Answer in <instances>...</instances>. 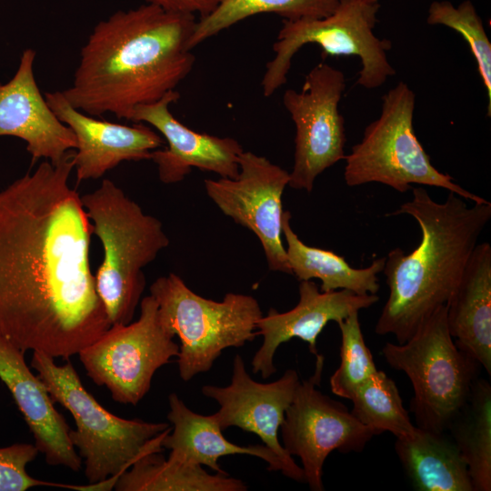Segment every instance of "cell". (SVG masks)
I'll use <instances>...</instances> for the list:
<instances>
[{"label":"cell","instance_id":"1","mask_svg":"<svg viewBox=\"0 0 491 491\" xmlns=\"http://www.w3.org/2000/svg\"><path fill=\"white\" fill-rule=\"evenodd\" d=\"M74 154L0 191V336L65 360L111 326L90 267L93 226L69 184Z\"/></svg>","mask_w":491,"mask_h":491},{"label":"cell","instance_id":"2","mask_svg":"<svg viewBox=\"0 0 491 491\" xmlns=\"http://www.w3.org/2000/svg\"><path fill=\"white\" fill-rule=\"evenodd\" d=\"M195 15L151 4L118 10L93 29L68 88L75 109L130 120L139 105L162 98L192 71Z\"/></svg>","mask_w":491,"mask_h":491},{"label":"cell","instance_id":"3","mask_svg":"<svg viewBox=\"0 0 491 491\" xmlns=\"http://www.w3.org/2000/svg\"><path fill=\"white\" fill-rule=\"evenodd\" d=\"M411 190V200L388 215L412 216L420 227L421 239L410 253L396 247L386 256L382 272L389 296L375 327L377 335H393L399 344L446 305L491 219L487 200L468 205L466 199L449 192L446 200L438 203L423 186Z\"/></svg>","mask_w":491,"mask_h":491},{"label":"cell","instance_id":"4","mask_svg":"<svg viewBox=\"0 0 491 491\" xmlns=\"http://www.w3.org/2000/svg\"><path fill=\"white\" fill-rule=\"evenodd\" d=\"M81 202L104 250L95 275L96 293L110 325H127L145 289L143 269L168 246L169 238L161 221L110 179L81 195Z\"/></svg>","mask_w":491,"mask_h":491},{"label":"cell","instance_id":"5","mask_svg":"<svg viewBox=\"0 0 491 491\" xmlns=\"http://www.w3.org/2000/svg\"><path fill=\"white\" fill-rule=\"evenodd\" d=\"M54 357L33 351L31 366L37 371L55 403L73 416L75 429L70 440L85 461L91 486L115 480L143 454L161 452L168 423L124 419L107 411L85 388L71 361L57 366Z\"/></svg>","mask_w":491,"mask_h":491},{"label":"cell","instance_id":"6","mask_svg":"<svg viewBox=\"0 0 491 491\" xmlns=\"http://www.w3.org/2000/svg\"><path fill=\"white\" fill-rule=\"evenodd\" d=\"M150 295L163 326L180 339L177 365L184 381L209 371L225 349L253 341L264 316L252 296L227 293L222 301L207 299L174 273L155 280Z\"/></svg>","mask_w":491,"mask_h":491},{"label":"cell","instance_id":"7","mask_svg":"<svg viewBox=\"0 0 491 491\" xmlns=\"http://www.w3.org/2000/svg\"><path fill=\"white\" fill-rule=\"evenodd\" d=\"M382 355L412 384L410 411L416 426L446 433L467 402L480 367L452 338L446 305L434 311L405 343H386Z\"/></svg>","mask_w":491,"mask_h":491},{"label":"cell","instance_id":"8","mask_svg":"<svg viewBox=\"0 0 491 491\" xmlns=\"http://www.w3.org/2000/svg\"><path fill=\"white\" fill-rule=\"evenodd\" d=\"M380 116L366 128L361 141L346 155L344 178L350 186L380 183L405 193L412 185L445 188L473 203L486 199L438 171L413 126L416 95L399 82L382 97Z\"/></svg>","mask_w":491,"mask_h":491},{"label":"cell","instance_id":"9","mask_svg":"<svg viewBox=\"0 0 491 491\" xmlns=\"http://www.w3.org/2000/svg\"><path fill=\"white\" fill-rule=\"evenodd\" d=\"M378 9V3L340 0L326 17L283 20L273 45L275 55L267 62L261 81L263 95L268 97L286 84L292 58L306 44L318 45L323 57L358 56L362 68L356 84L367 89L381 86L396 71L386 55L391 42L374 34Z\"/></svg>","mask_w":491,"mask_h":491},{"label":"cell","instance_id":"10","mask_svg":"<svg viewBox=\"0 0 491 491\" xmlns=\"http://www.w3.org/2000/svg\"><path fill=\"white\" fill-rule=\"evenodd\" d=\"M179 354V345L163 326L155 299L140 301V315L127 325L111 326L79 353L87 376L105 386L115 402L137 405L155 373Z\"/></svg>","mask_w":491,"mask_h":491},{"label":"cell","instance_id":"11","mask_svg":"<svg viewBox=\"0 0 491 491\" xmlns=\"http://www.w3.org/2000/svg\"><path fill=\"white\" fill-rule=\"evenodd\" d=\"M316 358L314 374L300 381L280 430L285 450L301 460L305 482L311 490L322 491L323 467L328 455L333 451L360 453L377 435L343 403L317 388L325 358L319 354Z\"/></svg>","mask_w":491,"mask_h":491},{"label":"cell","instance_id":"12","mask_svg":"<svg viewBox=\"0 0 491 491\" xmlns=\"http://www.w3.org/2000/svg\"><path fill=\"white\" fill-rule=\"evenodd\" d=\"M345 89L344 73L321 62L306 75L300 91L285 92L283 104L296 125L290 187L310 193L320 174L345 159V120L338 110Z\"/></svg>","mask_w":491,"mask_h":491},{"label":"cell","instance_id":"13","mask_svg":"<svg viewBox=\"0 0 491 491\" xmlns=\"http://www.w3.org/2000/svg\"><path fill=\"white\" fill-rule=\"evenodd\" d=\"M288 183L289 172L250 151L240 155L236 177L204 181L220 211L256 235L268 268L292 275L282 242V196Z\"/></svg>","mask_w":491,"mask_h":491},{"label":"cell","instance_id":"14","mask_svg":"<svg viewBox=\"0 0 491 491\" xmlns=\"http://www.w3.org/2000/svg\"><path fill=\"white\" fill-rule=\"evenodd\" d=\"M300 381L295 369H287L274 382L258 383L247 373L242 356L236 355L230 384L225 386L205 385L201 391L219 405L215 416L223 430L236 426L256 434L278 456L284 466V476L305 482L302 467L285 450L278 438L286 410L293 401Z\"/></svg>","mask_w":491,"mask_h":491},{"label":"cell","instance_id":"15","mask_svg":"<svg viewBox=\"0 0 491 491\" xmlns=\"http://www.w3.org/2000/svg\"><path fill=\"white\" fill-rule=\"evenodd\" d=\"M179 97L175 90L169 91L157 101L135 106L129 120L146 123L165 137L167 146L153 150L150 156L157 166L160 181L180 182L193 167L219 177H236L242 145L234 138L198 133L183 125L169 110Z\"/></svg>","mask_w":491,"mask_h":491},{"label":"cell","instance_id":"16","mask_svg":"<svg viewBox=\"0 0 491 491\" xmlns=\"http://www.w3.org/2000/svg\"><path fill=\"white\" fill-rule=\"evenodd\" d=\"M299 282V301L294 308L283 313L271 308L256 324L263 344L251 366L253 373L261 374L262 378L276 372L274 357L280 345L296 337L306 342L309 351L316 356L317 336L328 322H337L379 300L376 294L357 295L345 289L322 292L312 280Z\"/></svg>","mask_w":491,"mask_h":491},{"label":"cell","instance_id":"17","mask_svg":"<svg viewBox=\"0 0 491 491\" xmlns=\"http://www.w3.org/2000/svg\"><path fill=\"white\" fill-rule=\"evenodd\" d=\"M45 98L57 118L76 138L74 168L77 182L97 179L123 161L150 159L163 145L162 137L148 125H133L95 119L75 107L61 91L45 92Z\"/></svg>","mask_w":491,"mask_h":491},{"label":"cell","instance_id":"18","mask_svg":"<svg viewBox=\"0 0 491 491\" xmlns=\"http://www.w3.org/2000/svg\"><path fill=\"white\" fill-rule=\"evenodd\" d=\"M35 58V51L25 49L13 78L0 84V136L24 140L31 165L42 158L55 165L76 148V138L42 95L34 75Z\"/></svg>","mask_w":491,"mask_h":491},{"label":"cell","instance_id":"19","mask_svg":"<svg viewBox=\"0 0 491 491\" xmlns=\"http://www.w3.org/2000/svg\"><path fill=\"white\" fill-rule=\"evenodd\" d=\"M25 353L0 336V380L10 391L45 462L77 472L82 459L70 440V427L44 382L25 363Z\"/></svg>","mask_w":491,"mask_h":491},{"label":"cell","instance_id":"20","mask_svg":"<svg viewBox=\"0 0 491 491\" xmlns=\"http://www.w3.org/2000/svg\"><path fill=\"white\" fill-rule=\"evenodd\" d=\"M449 333L457 347L491 375V246L477 244L446 303Z\"/></svg>","mask_w":491,"mask_h":491},{"label":"cell","instance_id":"21","mask_svg":"<svg viewBox=\"0 0 491 491\" xmlns=\"http://www.w3.org/2000/svg\"><path fill=\"white\" fill-rule=\"evenodd\" d=\"M168 421L173 425L163 436L162 447L169 449V456L192 465L205 466L216 473L227 474L218 459L227 455H250L268 464L269 471H281L284 466L278 456L266 445L238 446L229 442L215 414L205 416L189 409L175 393L168 396Z\"/></svg>","mask_w":491,"mask_h":491},{"label":"cell","instance_id":"22","mask_svg":"<svg viewBox=\"0 0 491 491\" xmlns=\"http://www.w3.org/2000/svg\"><path fill=\"white\" fill-rule=\"evenodd\" d=\"M395 450L416 490L474 491L466 463L445 433L416 426L412 436L396 438Z\"/></svg>","mask_w":491,"mask_h":491},{"label":"cell","instance_id":"23","mask_svg":"<svg viewBox=\"0 0 491 491\" xmlns=\"http://www.w3.org/2000/svg\"><path fill=\"white\" fill-rule=\"evenodd\" d=\"M289 211H284L282 235L285 237L289 266L299 281L317 278L320 290H349L357 295L376 294L380 288L377 275L383 271L386 257L375 259L367 267L356 268L333 251L305 244L293 230Z\"/></svg>","mask_w":491,"mask_h":491},{"label":"cell","instance_id":"24","mask_svg":"<svg viewBox=\"0 0 491 491\" xmlns=\"http://www.w3.org/2000/svg\"><path fill=\"white\" fill-rule=\"evenodd\" d=\"M149 451L140 456L114 482L117 491H245L246 485L229 474H209L202 466L187 464Z\"/></svg>","mask_w":491,"mask_h":491},{"label":"cell","instance_id":"25","mask_svg":"<svg viewBox=\"0 0 491 491\" xmlns=\"http://www.w3.org/2000/svg\"><path fill=\"white\" fill-rule=\"evenodd\" d=\"M451 438L459 449L474 491L491 490V385L474 382L467 402L450 424Z\"/></svg>","mask_w":491,"mask_h":491},{"label":"cell","instance_id":"26","mask_svg":"<svg viewBox=\"0 0 491 491\" xmlns=\"http://www.w3.org/2000/svg\"><path fill=\"white\" fill-rule=\"evenodd\" d=\"M338 4V0H222L213 12L196 21L190 47L252 15L271 13L290 21L321 18L331 15Z\"/></svg>","mask_w":491,"mask_h":491},{"label":"cell","instance_id":"27","mask_svg":"<svg viewBox=\"0 0 491 491\" xmlns=\"http://www.w3.org/2000/svg\"><path fill=\"white\" fill-rule=\"evenodd\" d=\"M349 400L353 403L351 413L376 435L390 432L403 438L416 431L395 381L382 370L362 383Z\"/></svg>","mask_w":491,"mask_h":491},{"label":"cell","instance_id":"28","mask_svg":"<svg viewBox=\"0 0 491 491\" xmlns=\"http://www.w3.org/2000/svg\"><path fill=\"white\" fill-rule=\"evenodd\" d=\"M429 25H442L460 34L474 55L487 93V116L491 115V43L482 19L469 0L455 7L447 1H434L428 8Z\"/></svg>","mask_w":491,"mask_h":491},{"label":"cell","instance_id":"29","mask_svg":"<svg viewBox=\"0 0 491 491\" xmlns=\"http://www.w3.org/2000/svg\"><path fill=\"white\" fill-rule=\"evenodd\" d=\"M341 334L339 366L330 377L331 391L350 399L354 391L378 369L361 330L358 312L336 322Z\"/></svg>","mask_w":491,"mask_h":491},{"label":"cell","instance_id":"30","mask_svg":"<svg viewBox=\"0 0 491 491\" xmlns=\"http://www.w3.org/2000/svg\"><path fill=\"white\" fill-rule=\"evenodd\" d=\"M39 453L35 444L15 443L0 447V491H25L38 486H62L32 477L27 465Z\"/></svg>","mask_w":491,"mask_h":491},{"label":"cell","instance_id":"31","mask_svg":"<svg viewBox=\"0 0 491 491\" xmlns=\"http://www.w3.org/2000/svg\"><path fill=\"white\" fill-rule=\"evenodd\" d=\"M146 4L155 5L163 9L198 15L199 18L204 17L213 12L222 0H145Z\"/></svg>","mask_w":491,"mask_h":491},{"label":"cell","instance_id":"32","mask_svg":"<svg viewBox=\"0 0 491 491\" xmlns=\"http://www.w3.org/2000/svg\"><path fill=\"white\" fill-rule=\"evenodd\" d=\"M338 1H340V0H338ZM354 1H358V2H362V3H366V4L378 3V0H354Z\"/></svg>","mask_w":491,"mask_h":491}]
</instances>
